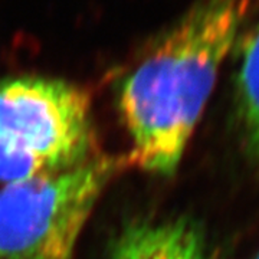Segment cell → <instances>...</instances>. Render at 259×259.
Listing matches in <instances>:
<instances>
[{
	"instance_id": "6da1fadb",
	"label": "cell",
	"mask_w": 259,
	"mask_h": 259,
	"mask_svg": "<svg viewBox=\"0 0 259 259\" xmlns=\"http://www.w3.org/2000/svg\"><path fill=\"white\" fill-rule=\"evenodd\" d=\"M252 0H197L117 87V111L143 171L170 177L241 36Z\"/></svg>"
},
{
	"instance_id": "7a4b0ae2",
	"label": "cell",
	"mask_w": 259,
	"mask_h": 259,
	"mask_svg": "<svg viewBox=\"0 0 259 259\" xmlns=\"http://www.w3.org/2000/svg\"><path fill=\"white\" fill-rule=\"evenodd\" d=\"M97 154L85 90L45 76L0 79V186L74 168Z\"/></svg>"
},
{
	"instance_id": "3957f363",
	"label": "cell",
	"mask_w": 259,
	"mask_h": 259,
	"mask_svg": "<svg viewBox=\"0 0 259 259\" xmlns=\"http://www.w3.org/2000/svg\"><path fill=\"white\" fill-rule=\"evenodd\" d=\"M125 158L97 154L81 166L0 186V259H72L95 206Z\"/></svg>"
},
{
	"instance_id": "277c9868",
	"label": "cell",
	"mask_w": 259,
	"mask_h": 259,
	"mask_svg": "<svg viewBox=\"0 0 259 259\" xmlns=\"http://www.w3.org/2000/svg\"><path fill=\"white\" fill-rule=\"evenodd\" d=\"M107 259H209L204 232L187 216L136 219L114 235Z\"/></svg>"
},
{
	"instance_id": "5b68a950",
	"label": "cell",
	"mask_w": 259,
	"mask_h": 259,
	"mask_svg": "<svg viewBox=\"0 0 259 259\" xmlns=\"http://www.w3.org/2000/svg\"><path fill=\"white\" fill-rule=\"evenodd\" d=\"M235 108L245 154L259 164V19L243 39L235 79Z\"/></svg>"
},
{
	"instance_id": "8992f818",
	"label": "cell",
	"mask_w": 259,
	"mask_h": 259,
	"mask_svg": "<svg viewBox=\"0 0 259 259\" xmlns=\"http://www.w3.org/2000/svg\"><path fill=\"white\" fill-rule=\"evenodd\" d=\"M253 259H259V249L256 250V253H255V256H253Z\"/></svg>"
}]
</instances>
